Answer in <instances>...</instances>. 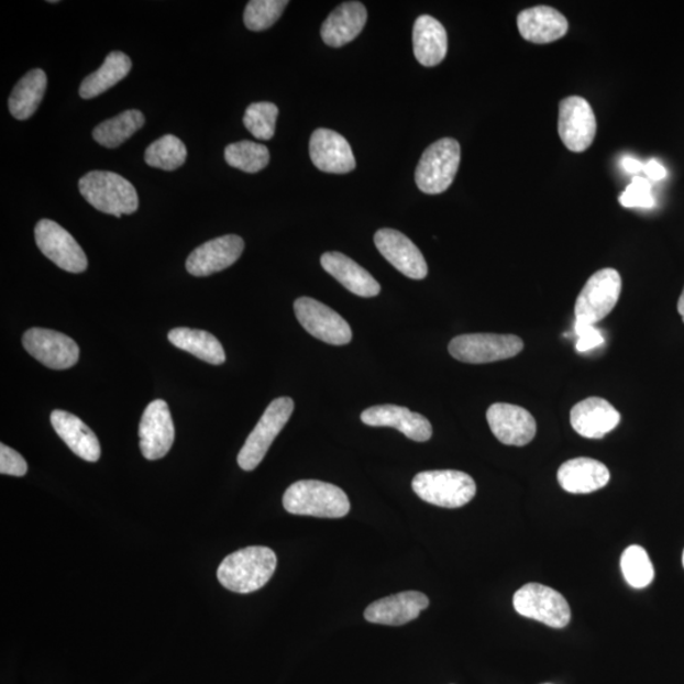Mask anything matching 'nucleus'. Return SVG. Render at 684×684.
<instances>
[{"label":"nucleus","instance_id":"10","mask_svg":"<svg viewBox=\"0 0 684 684\" xmlns=\"http://www.w3.org/2000/svg\"><path fill=\"white\" fill-rule=\"evenodd\" d=\"M559 136L573 153H583L594 144L597 120L585 98L572 96L559 103Z\"/></svg>","mask_w":684,"mask_h":684},{"label":"nucleus","instance_id":"4","mask_svg":"<svg viewBox=\"0 0 684 684\" xmlns=\"http://www.w3.org/2000/svg\"><path fill=\"white\" fill-rule=\"evenodd\" d=\"M412 489L424 503L444 508L470 504L477 494L471 475L459 471H429L416 475Z\"/></svg>","mask_w":684,"mask_h":684},{"label":"nucleus","instance_id":"30","mask_svg":"<svg viewBox=\"0 0 684 684\" xmlns=\"http://www.w3.org/2000/svg\"><path fill=\"white\" fill-rule=\"evenodd\" d=\"M132 68L131 58L121 52H113L106 57V60L100 68L88 75L82 80L79 95L82 99L96 98L103 95L104 91L111 89L126 78Z\"/></svg>","mask_w":684,"mask_h":684},{"label":"nucleus","instance_id":"37","mask_svg":"<svg viewBox=\"0 0 684 684\" xmlns=\"http://www.w3.org/2000/svg\"><path fill=\"white\" fill-rule=\"evenodd\" d=\"M619 202L625 208H653L655 199L649 180L640 177L632 178L628 188L620 195Z\"/></svg>","mask_w":684,"mask_h":684},{"label":"nucleus","instance_id":"26","mask_svg":"<svg viewBox=\"0 0 684 684\" xmlns=\"http://www.w3.org/2000/svg\"><path fill=\"white\" fill-rule=\"evenodd\" d=\"M366 20H368V13L362 3H342L322 24L321 36L324 44L341 47L352 43L361 35Z\"/></svg>","mask_w":684,"mask_h":684},{"label":"nucleus","instance_id":"25","mask_svg":"<svg viewBox=\"0 0 684 684\" xmlns=\"http://www.w3.org/2000/svg\"><path fill=\"white\" fill-rule=\"evenodd\" d=\"M54 430L75 455L82 461L96 463L100 457L99 440L93 431L79 417L66 411L55 410L49 416Z\"/></svg>","mask_w":684,"mask_h":684},{"label":"nucleus","instance_id":"41","mask_svg":"<svg viewBox=\"0 0 684 684\" xmlns=\"http://www.w3.org/2000/svg\"><path fill=\"white\" fill-rule=\"evenodd\" d=\"M620 164L621 168L629 174H638L644 170V164L631 156H624Z\"/></svg>","mask_w":684,"mask_h":684},{"label":"nucleus","instance_id":"3","mask_svg":"<svg viewBox=\"0 0 684 684\" xmlns=\"http://www.w3.org/2000/svg\"><path fill=\"white\" fill-rule=\"evenodd\" d=\"M80 195L96 210L121 217L139 210L136 188L112 172H90L79 180Z\"/></svg>","mask_w":684,"mask_h":684},{"label":"nucleus","instance_id":"24","mask_svg":"<svg viewBox=\"0 0 684 684\" xmlns=\"http://www.w3.org/2000/svg\"><path fill=\"white\" fill-rule=\"evenodd\" d=\"M321 265L331 277L358 297L372 298L380 294L379 283L372 277V274L344 254L324 253L321 256Z\"/></svg>","mask_w":684,"mask_h":684},{"label":"nucleus","instance_id":"13","mask_svg":"<svg viewBox=\"0 0 684 684\" xmlns=\"http://www.w3.org/2000/svg\"><path fill=\"white\" fill-rule=\"evenodd\" d=\"M23 347L49 369H69L79 361V346L62 332L47 329H30L24 332Z\"/></svg>","mask_w":684,"mask_h":684},{"label":"nucleus","instance_id":"32","mask_svg":"<svg viewBox=\"0 0 684 684\" xmlns=\"http://www.w3.org/2000/svg\"><path fill=\"white\" fill-rule=\"evenodd\" d=\"M187 156V147L180 139L165 135L146 148L145 162L152 168L174 172L185 165Z\"/></svg>","mask_w":684,"mask_h":684},{"label":"nucleus","instance_id":"27","mask_svg":"<svg viewBox=\"0 0 684 684\" xmlns=\"http://www.w3.org/2000/svg\"><path fill=\"white\" fill-rule=\"evenodd\" d=\"M413 52L422 66L432 68L444 62L448 54V33L431 15H421L415 22Z\"/></svg>","mask_w":684,"mask_h":684},{"label":"nucleus","instance_id":"31","mask_svg":"<svg viewBox=\"0 0 684 684\" xmlns=\"http://www.w3.org/2000/svg\"><path fill=\"white\" fill-rule=\"evenodd\" d=\"M145 124V115L137 110H130L98 124L93 131V139L99 145L115 148L135 135Z\"/></svg>","mask_w":684,"mask_h":684},{"label":"nucleus","instance_id":"21","mask_svg":"<svg viewBox=\"0 0 684 684\" xmlns=\"http://www.w3.org/2000/svg\"><path fill=\"white\" fill-rule=\"evenodd\" d=\"M621 416L606 399L591 397L575 405L571 423L575 432L587 439H603L620 423Z\"/></svg>","mask_w":684,"mask_h":684},{"label":"nucleus","instance_id":"18","mask_svg":"<svg viewBox=\"0 0 684 684\" xmlns=\"http://www.w3.org/2000/svg\"><path fill=\"white\" fill-rule=\"evenodd\" d=\"M430 600L421 592L407 591L398 595L375 600L366 607L365 620L372 624L400 627L411 622L429 607Z\"/></svg>","mask_w":684,"mask_h":684},{"label":"nucleus","instance_id":"20","mask_svg":"<svg viewBox=\"0 0 684 684\" xmlns=\"http://www.w3.org/2000/svg\"><path fill=\"white\" fill-rule=\"evenodd\" d=\"M310 155L316 168L331 174H346L356 166L352 146L340 133L319 129L312 133Z\"/></svg>","mask_w":684,"mask_h":684},{"label":"nucleus","instance_id":"16","mask_svg":"<svg viewBox=\"0 0 684 684\" xmlns=\"http://www.w3.org/2000/svg\"><path fill=\"white\" fill-rule=\"evenodd\" d=\"M374 244L379 253L407 278L421 280L428 277V264L420 249L402 232L382 229L375 233Z\"/></svg>","mask_w":684,"mask_h":684},{"label":"nucleus","instance_id":"12","mask_svg":"<svg viewBox=\"0 0 684 684\" xmlns=\"http://www.w3.org/2000/svg\"><path fill=\"white\" fill-rule=\"evenodd\" d=\"M35 239L41 253L58 268L79 274L88 268L85 250L60 224L52 220H41L35 228Z\"/></svg>","mask_w":684,"mask_h":684},{"label":"nucleus","instance_id":"28","mask_svg":"<svg viewBox=\"0 0 684 684\" xmlns=\"http://www.w3.org/2000/svg\"><path fill=\"white\" fill-rule=\"evenodd\" d=\"M47 88V77L43 69H33L16 82L8 106L14 119L26 121L36 113L43 102Z\"/></svg>","mask_w":684,"mask_h":684},{"label":"nucleus","instance_id":"19","mask_svg":"<svg viewBox=\"0 0 684 684\" xmlns=\"http://www.w3.org/2000/svg\"><path fill=\"white\" fill-rule=\"evenodd\" d=\"M361 419L368 427L394 428L417 442L428 441L432 437V427L427 417L402 406L382 405L366 408Z\"/></svg>","mask_w":684,"mask_h":684},{"label":"nucleus","instance_id":"7","mask_svg":"<svg viewBox=\"0 0 684 684\" xmlns=\"http://www.w3.org/2000/svg\"><path fill=\"white\" fill-rule=\"evenodd\" d=\"M621 288V275L613 268L600 269L592 275L575 300V321L595 327L619 302Z\"/></svg>","mask_w":684,"mask_h":684},{"label":"nucleus","instance_id":"42","mask_svg":"<svg viewBox=\"0 0 684 684\" xmlns=\"http://www.w3.org/2000/svg\"><path fill=\"white\" fill-rule=\"evenodd\" d=\"M679 312L682 317H684V289L682 291V295L679 299Z\"/></svg>","mask_w":684,"mask_h":684},{"label":"nucleus","instance_id":"39","mask_svg":"<svg viewBox=\"0 0 684 684\" xmlns=\"http://www.w3.org/2000/svg\"><path fill=\"white\" fill-rule=\"evenodd\" d=\"M575 333H577L578 337L575 349H577L580 353L589 352V350L596 349L605 342L603 333H600L594 324L575 321Z\"/></svg>","mask_w":684,"mask_h":684},{"label":"nucleus","instance_id":"34","mask_svg":"<svg viewBox=\"0 0 684 684\" xmlns=\"http://www.w3.org/2000/svg\"><path fill=\"white\" fill-rule=\"evenodd\" d=\"M625 581L632 588H646L654 580V566L644 548L631 545L621 555Z\"/></svg>","mask_w":684,"mask_h":684},{"label":"nucleus","instance_id":"38","mask_svg":"<svg viewBox=\"0 0 684 684\" xmlns=\"http://www.w3.org/2000/svg\"><path fill=\"white\" fill-rule=\"evenodd\" d=\"M27 471V463L20 453L5 444L0 445V473L23 477Z\"/></svg>","mask_w":684,"mask_h":684},{"label":"nucleus","instance_id":"43","mask_svg":"<svg viewBox=\"0 0 684 684\" xmlns=\"http://www.w3.org/2000/svg\"><path fill=\"white\" fill-rule=\"evenodd\" d=\"M682 563H683V566H684V552H683V556H682Z\"/></svg>","mask_w":684,"mask_h":684},{"label":"nucleus","instance_id":"29","mask_svg":"<svg viewBox=\"0 0 684 684\" xmlns=\"http://www.w3.org/2000/svg\"><path fill=\"white\" fill-rule=\"evenodd\" d=\"M168 338L174 346L185 350L208 364L221 365L227 362V354L221 342L210 332L178 328L173 329Z\"/></svg>","mask_w":684,"mask_h":684},{"label":"nucleus","instance_id":"15","mask_svg":"<svg viewBox=\"0 0 684 684\" xmlns=\"http://www.w3.org/2000/svg\"><path fill=\"white\" fill-rule=\"evenodd\" d=\"M487 421L494 435L505 445L525 446L537 435V421L525 408L495 404L488 408Z\"/></svg>","mask_w":684,"mask_h":684},{"label":"nucleus","instance_id":"5","mask_svg":"<svg viewBox=\"0 0 684 684\" xmlns=\"http://www.w3.org/2000/svg\"><path fill=\"white\" fill-rule=\"evenodd\" d=\"M461 156V145L454 139H441L430 145L416 168L417 187L427 195L444 194L453 185Z\"/></svg>","mask_w":684,"mask_h":684},{"label":"nucleus","instance_id":"1","mask_svg":"<svg viewBox=\"0 0 684 684\" xmlns=\"http://www.w3.org/2000/svg\"><path fill=\"white\" fill-rule=\"evenodd\" d=\"M277 570V555L266 547H247L223 559L217 571L221 585L236 594L263 588Z\"/></svg>","mask_w":684,"mask_h":684},{"label":"nucleus","instance_id":"23","mask_svg":"<svg viewBox=\"0 0 684 684\" xmlns=\"http://www.w3.org/2000/svg\"><path fill=\"white\" fill-rule=\"evenodd\" d=\"M559 485L573 495H587L607 486L610 471L595 459L575 457L558 471Z\"/></svg>","mask_w":684,"mask_h":684},{"label":"nucleus","instance_id":"35","mask_svg":"<svg viewBox=\"0 0 684 684\" xmlns=\"http://www.w3.org/2000/svg\"><path fill=\"white\" fill-rule=\"evenodd\" d=\"M278 115V107L273 103H253L247 107L244 124L255 139L268 141L274 136Z\"/></svg>","mask_w":684,"mask_h":684},{"label":"nucleus","instance_id":"17","mask_svg":"<svg viewBox=\"0 0 684 684\" xmlns=\"http://www.w3.org/2000/svg\"><path fill=\"white\" fill-rule=\"evenodd\" d=\"M244 249V240L236 235L213 239L198 246L188 256L187 271L195 277H208L235 264Z\"/></svg>","mask_w":684,"mask_h":684},{"label":"nucleus","instance_id":"11","mask_svg":"<svg viewBox=\"0 0 684 684\" xmlns=\"http://www.w3.org/2000/svg\"><path fill=\"white\" fill-rule=\"evenodd\" d=\"M297 320L316 339L330 345H347L353 339L352 328L342 317L310 297H300L295 302Z\"/></svg>","mask_w":684,"mask_h":684},{"label":"nucleus","instance_id":"14","mask_svg":"<svg viewBox=\"0 0 684 684\" xmlns=\"http://www.w3.org/2000/svg\"><path fill=\"white\" fill-rule=\"evenodd\" d=\"M140 449L147 461H157L170 452L175 439V428L168 404L155 399L141 417Z\"/></svg>","mask_w":684,"mask_h":684},{"label":"nucleus","instance_id":"44","mask_svg":"<svg viewBox=\"0 0 684 684\" xmlns=\"http://www.w3.org/2000/svg\"><path fill=\"white\" fill-rule=\"evenodd\" d=\"M682 319H683V323H684V317H682Z\"/></svg>","mask_w":684,"mask_h":684},{"label":"nucleus","instance_id":"9","mask_svg":"<svg viewBox=\"0 0 684 684\" xmlns=\"http://www.w3.org/2000/svg\"><path fill=\"white\" fill-rule=\"evenodd\" d=\"M514 607L521 616L550 628L563 629L571 622V607L566 599L558 591L539 583H529L517 591Z\"/></svg>","mask_w":684,"mask_h":684},{"label":"nucleus","instance_id":"36","mask_svg":"<svg viewBox=\"0 0 684 684\" xmlns=\"http://www.w3.org/2000/svg\"><path fill=\"white\" fill-rule=\"evenodd\" d=\"M287 5V0H252L244 13L245 26L255 32L268 30L280 19Z\"/></svg>","mask_w":684,"mask_h":684},{"label":"nucleus","instance_id":"6","mask_svg":"<svg viewBox=\"0 0 684 684\" xmlns=\"http://www.w3.org/2000/svg\"><path fill=\"white\" fill-rule=\"evenodd\" d=\"M295 411L294 399L280 397L274 399L258 420L255 429L246 439L245 445L240 450L238 463L241 470L252 472L263 462L271 449L273 441L285 429Z\"/></svg>","mask_w":684,"mask_h":684},{"label":"nucleus","instance_id":"33","mask_svg":"<svg viewBox=\"0 0 684 684\" xmlns=\"http://www.w3.org/2000/svg\"><path fill=\"white\" fill-rule=\"evenodd\" d=\"M224 158L232 168L254 174L268 166L271 153L268 147L253 141H240L224 150Z\"/></svg>","mask_w":684,"mask_h":684},{"label":"nucleus","instance_id":"2","mask_svg":"<svg viewBox=\"0 0 684 684\" xmlns=\"http://www.w3.org/2000/svg\"><path fill=\"white\" fill-rule=\"evenodd\" d=\"M286 511L298 516L341 519L350 511V500L344 490L321 481L294 483L283 496Z\"/></svg>","mask_w":684,"mask_h":684},{"label":"nucleus","instance_id":"40","mask_svg":"<svg viewBox=\"0 0 684 684\" xmlns=\"http://www.w3.org/2000/svg\"><path fill=\"white\" fill-rule=\"evenodd\" d=\"M644 172L648 177L653 180H663L666 177V174H669L666 173L664 166L655 161V158H652V161H649L644 165Z\"/></svg>","mask_w":684,"mask_h":684},{"label":"nucleus","instance_id":"22","mask_svg":"<svg viewBox=\"0 0 684 684\" xmlns=\"http://www.w3.org/2000/svg\"><path fill=\"white\" fill-rule=\"evenodd\" d=\"M517 27L523 40L544 45L563 38L570 30V23L555 8L538 5L517 15Z\"/></svg>","mask_w":684,"mask_h":684},{"label":"nucleus","instance_id":"8","mask_svg":"<svg viewBox=\"0 0 684 684\" xmlns=\"http://www.w3.org/2000/svg\"><path fill=\"white\" fill-rule=\"evenodd\" d=\"M523 341L515 335L496 333H468L450 341L449 353L466 364H487L519 355Z\"/></svg>","mask_w":684,"mask_h":684}]
</instances>
